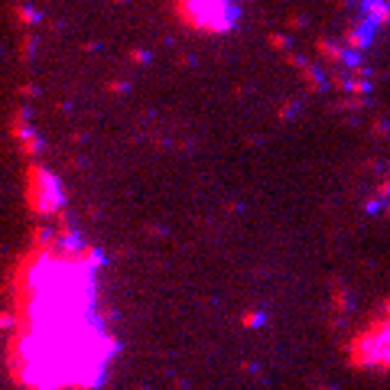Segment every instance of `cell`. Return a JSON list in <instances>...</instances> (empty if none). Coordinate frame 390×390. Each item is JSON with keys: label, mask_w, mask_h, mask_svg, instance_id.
<instances>
[{"label": "cell", "mask_w": 390, "mask_h": 390, "mask_svg": "<svg viewBox=\"0 0 390 390\" xmlns=\"http://www.w3.org/2000/svg\"><path fill=\"white\" fill-rule=\"evenodd\" d=\"M107 335L95 312V264L42 247L23 270L20 364L33 387L91 384L105 368Z\"/></svg>", "instance_id": "6da1fadb"}, {"label": "cell", "mask_w": 390, "mask_h": 390, "mask_svg": "<svg viewBox=\"0 0 390 390\" xmlns=\"http://www.w3.org/2000/svg\"><path fill=\"white\" fill-rule=\"evenodd\" d=\"M179 23L192 33L218 36L238 23V0H172Z\"/></svg>", "instance_id": "7a4b0ae2"}, {"label": "cell", "mask_w": 390, "mask_h": 390, "mask_svg": "<svg viewBox=\"0 0 390 390\" xmlns=\"http://www.w3.org/2000/svg\"><path fill=\"white\" fill-rule=\"evenodd\" d=\"M355 358L364 368H390V309L358 335V355Z\"/></svg>", "instance_id": "3957f363"}]
</instances>
